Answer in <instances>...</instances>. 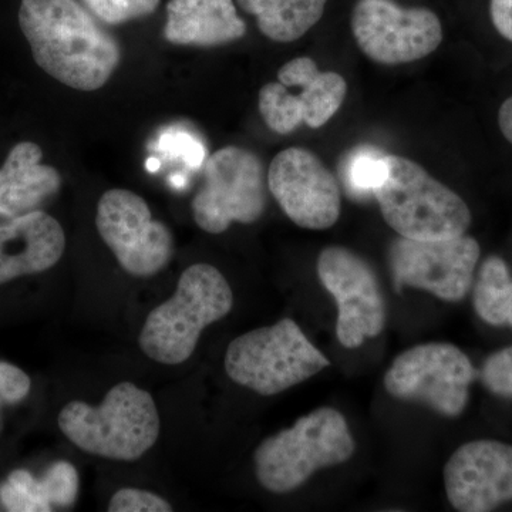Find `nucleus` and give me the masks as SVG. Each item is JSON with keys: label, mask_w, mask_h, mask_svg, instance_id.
Instances as JSON below:
<instances>
[{"label": "nucleus", "mask_w": 512, "mask_h": 512, "mask_svg": "<svg viewBox=\"0 0 512 512\" xmlns=\"http://www.w3.org/2000/svg\"><path fill=\"white\" fill-rule=\"evenodd\" d=\"M383 161V180L375 197L384 221L400 237L436 241L466 234L473 218L460 195L416 161L393 154Z\"/></svg>", "instance_id": "nucleus-4"}, {"label": "nucleus", "mask_w": 512, "mask_h": 512, "mask_svg": "<svg viewBox=\"0 0 512 512\" xmlns=\"http://www.w3.org/2000/svg\"><path fill=\"white\" fill-rule=\"evenodd\" d=\"M353 453L355 440L343 414L320 407L259 444L255 474L265 490L288 494L316 471L345 463Z\"/></svg>", "instance_id": "nucleus-5"}, {"label": "nucleus", "mask_w": 512, "mask_h": 512, "mask_svg": "<svg viewBox=\"0 0 512 512\" xmlns=\"http://www.w3.org/2000/svg\"><path fill=\"white\" fill-rule=\"evenodd\" d=\"M480 255V244L466 234L436 241L397 238L389 251L394 288L409 286L443 301H461L473 286Z\"/></svg>", "instance_id": "nucleus-11"}, {"label": "nucleus", "mask_w": 512, "mask_h": 512, "mask_svg": "<svg viewBox=\"0 0 512 512\" xmlns=\"http://www.w3.org/2000/svg\"><path fill=\"white\" fill-rule=\"evenodd\" d=\"M60 430L84 453L114 461H136L160 436V416L153 396L131 382H121L100 406L70 402L57 417Z\"/></svg>", "instance_id": "nucleus-3"}, {"label": "nucleus", "mask_w": 512, "mask_h": 512, "mask_svg": "<svg viewBox=\"0 0 512 512\" xmlns=\"http://www.w3.org/2000/svg\"><path fill=\"white\" fill-rule=\"evenodd\" d=\"M258 106L266 126L281 136H288L303 123L298 97L281 82L266 83L259 90Z\"/></svg>", "instance_id": "nucleus-22"}, {"label": "nucleus", "mask_w": 512, "mask_h": 512, "mask_svg": "<svg viewBox=\"0 0 512 512\" xmlns=\"http://www.w3.org/2000/svg\"><path fill=\"white\" fill-rule=\"evenodd\" d=\"M247 35L234 0H170L164 39L175 46L218 47Z\"/></svg>", "instance_id": "nucleus-17"}, {"label": "nucleus", "mask_w": 512, "mask_h": 512, "mask_svg": "<svg viewBox=\"0 0 512 512\" xmlns=\"http://www.w3.org/2000/svg\"><path fill=\"white\" fill-rule=\"evenodd\" d=\"M278 82L286 87H298L296 94L302 107L303 123L320 128L342 107L348 93V83L335 72H320L311 57H296L279 69Z\"/></svg>", "instance_id": "nucleus-19"}, {"label": "nucleus", "mask_w": 512, "mask_h": 512, "mask_svg": "<svg viewBox=\"0 0 512 512\" xmlns=\"http://www.w3.org/2000/svg\"><path fill=\"white\" fill-rule=\"evenodd\" d=\"M352 33L363 55L383 66L417 62L443 42V25L433 10L403 8L394 0H357Z\"/></svg>", "instance_id": "nucleus-10"}, {"label": "nucleus", "mask_w": 512, "mask_h": 512, "mask_svg": "<svg viewBox=\"0 0 512 512\" xmlns=\"http://www.w3.org/2000/svg\"><path fill=\"white\" fill-rule=\"evenodd\" d=\"M444 487L454 510L493 511L512 501V446L497 440L468 441L444 467Z\"/></svg>", "instance_id": "nucleus-14"}, {"label": "nucleus", "mask_w": 512, "mask_h": 512, "mask_svg": "<svg viewBox=\"0 0 512 512\" xmlns=\"http://www.w3.org/2000/svg\"><path fill=\"white\" fill-rule=\"evenodd\" d=\"M318 275L338 305L336 335L345 348H359L376 338L386 325V301L375 269L362 256L345 247L323 249Z\"/></svg>", "instance_id": "nucleus-12"}, {"label": "nucleus", "mask_w": 512, "mask_h": 512, "mask_svg": "<svg viewBox=\"0 0 512 512\" xmlns=\"http://www.w3.org/2000/svg\"><path fill=\"white\" fill-rule=\"evenodd\" d=\"M79 473L69 461H57L36 478L15 470L0 484V504L10 512H50L69 508L79 497Z\"/></svg>", "instance_id": "nucleus-18"}, {"label": "nucleus", "mask_w": 512, "mask_h": 512, "mask_svg": "<svg viewBox=\"0 0 512 512\" xmlns=\"http://www.w3.org/2000/svg\"><path fill=\"white\" fill-rule=\"evenodd\" d=\"M481 379L495 396L512 399V346L488 357L481 370Z\"/></svg>", "instance_id": "nucleus-25"}, {"label": "nucleus", "mask_w": 512, "mask_h": 512, "mask_svg": "<svg viewBox=\"0 0 512 512\" xmlns=\"http://www.w3.org/2000/svg\"><path fill=\"white\" fill-rule=\"evenodd\" d=\"M110 512H170L173 507L160 495L138 488H121L110 498Z\"/></svg>", "instance_id": "nucleus-26"}, {"label": "nucleus", "mask_w": 512, "mask_h": 512, "mask_svg": "<svg viewBox=\"0 0 512 512\" xmlns=\"http://www.w3.org/2000/svg\"><path fill=\"white\" fill-rule=\"evenodd\" d=\"M268 177L254 151L228 146L204 165V184L191 202L195 224L208 234L227 231L234 222L254 224L268 205Z\"/></svg>", "instance_id": "nucleus-7"}, {"label": "nucleus", "mask_w": 512, "mask_h": 512, "mask_svg": "<svg viewBox=\"0 0 512 512\" xmlns=\"http://www.w3.org/2000/svg\"><path fill=\"white\" fill-rule=\"evenodd\" d=\"M62 184L60 171L43 161V148L35 141H19L0 165V220L42 210Z\"/></svg>", "instance_id": "nucleus-16"}, {"label": "nucleus", "mask_w": 512, "mask_h": 512, "mask_svg": "<svg viewBox=\"0 0 512 512\" xmlns=\"http://www.w3.org/2000/svg\"><path fill=\"white\" fill-rule=\"evenodd\" d=\"M239 8L255 16L262 35L278 43L305 36L322 19L328 0H237Z\"/></svg>", "instance_id": "nucleus-20"}, {"label": "nucleus", "mask_w": 512, "mask_h": 512, "mask_svg": "<svg viewBox=\"0 0 512 512\" xmlns=\"http://www.w3.org/2000/svg\"><path fill=\"white\" fill-rule=\"evenodd\" d=\"M266 177L269 192L293 224L323 231L338 222L342 207L338 180L311 150H282L269 164Z\"/></svg>", "instance_id": "nucleus-13"}, {"label": "nucleus", "mask_w": 512, "mask_h": 512, "mask_svg": "<svg viewBox=\"0 0 512 512\" xmlns=\"http://www.w3.org/2000/svg\"><path fill=\"white\" fill-rule=\"evenodd\" d=\"M498 124H500L501 133L512 144V96L501 104L498 111Z\"/></svg>", "instance_id": "nucleus-29"}, {"label": "nucleus", "mask_w": 512, "mask_h": 512, "mask_svg": "<svg viewBox=\"0 0 512 512\" xmlns=\"http://www.w3.org/2000/svg\"><path fill=\"white\" fill-rule=\"evenodd\" d=\"M384 154L372 147H360L350 154L343 168L345 183L353 197L375 194L384 175Z\"/></svg>", "instance_id": "nucleus-23"}, {"label": "nucleus", "mask_w": 512, "mask_h": 512, "mask_svg": "<svg viewBox=\"0 0 512 512\" xmlns=\"http://www.w3.org/2000/svg\"><path fill=\"white\" fill-rule=\"evenodd\" d=\"M474 309L488 325L512 328V278L500 256L485 259L474 288Z\"/></svg>", "instance_id": "nucleus-21"}, {"label": "nucleus", "mask_w": 512, "mask_h": 512, "mask_svg": "<svg viewBox=\"0 0 512 512\" xmlns=\"http://www.w3.org/2000/svg\"><path fill=\"white\" fill-rule=\"evenodd\" d=\"M90 13L110 26L147 18L156 12L161 0H82Z\"/></svg>", "instance_id": "nucleus-24"}, {"label": "nucleus", "mask_w": 512, "mask_h": 512, "mask_svg": "<svg viewBox=\"0 0 512 512\" xmlns=\"http://www.w3.org/2000/svg\"><path fill=\"white\" fill-rule=\"evenodd\" d=\"M18 20L33 62L70 89L97 92L123 60L116 37L77 0H22Z\"/></svg>", "instance_id": "nucleus-1"}, {"label": "nucleus", "mask_w": 512, "mask_h": 512, "mask_svg": "<svg viewBox=\"0 0 512 512\" xmlns=\"http://www.w3.org/2000/svg\"><path fill=\"white\" fill-rule=\"evenodd\" d=\"M490 16L495 30L512 42V0H490Z\"/></svg>", "instance_id": "nucleus-28"}, {"label": "nucleus", "mask_w": 512, "mask_h": 512, "mask_svg": "<svg viewBox=\"0 0 512 512\" xmlns=\"http://www.w3.org/2000/svg\"><path fill=\"white\" fill-rule=\"evenodd\" d=\"M32 390V380L25 370L0 360V429H2V409L22 403Z\"/></svg>", "instance_id": "nucleus-27"}, {"label": "nucleus", "mask_w": 512, "mask_h": 512, "mask_svg": "<svg viewBox=\"0 0 512 512\" xmlns=\"http://www.w3.org/2000/svg\"><path fill=\"white\" fill-rule=\"evenodd\" d=\"M96 227L123 271L150 278L174 255V238L163 221L154 220L143 197L124 188L104 192L97 202Z\"/></svg>", "instance_id": "nucleus-9"}, {"label": "nucleus", "mask_w": 512, "mask_h": 512, "mask_svg": "<svg viewBox=\"0 0 512 512\" xmlns=\"http://www.w3.org/2000/svg\"><path fill=\"white\" fill-rule=\"evenodd\" d=\"M66 251L60 222L43 210L0 224V286L22 276L42 274Z\"/></svg>", "instance_id": "nucleus-15"}, {"label": "nucleus", "mask_w": 512, "mask_h": 512, "mask_svg": "<svg viewBox=\"0 0 512 512\" xmlns=\"http://www.w3.org/2000/svg\"><path fill=\"white\" fill-rule=\"evenodd\" d=\"M329 365L328 357L289 318L238 336L225 353L229 379L261 396L285 392Z\"/></svg>", "instance_id": "nucleus-6"}, {"label": "nucleus", "mask_w": 512, "mask_h": 512, "mask_svg": "<svg viewBox=\"0 0 512 512\" xmlns=\"http://www.w3.org/2000/svg\"><path fill=\"white\" fill-rule=\"evenodd\" d=\"M470 357L450 343H424L397 356L384 376L394 399L424 404L446 417L466 410L476 379Z\"/></svg>", "instance_id": "nucleus-8"}, {"label": "nucleus", "mask_w": 512, "mask_h": 512, "mask_svg": "<svg viewBox=\"0 0 512 512\" xmlns=\"http://www.w3.org/2000/svg\"><path fill=\"white\" fill-rule=\"evenodd\" d=\"M234 293L220 269L210 264L188 266L168 301L147 316L138 345L144 355L163 365H181L197 349L205 328L231 312Z\"/></svg>", "instance_id": "nucleus-2"}]
</instances>
